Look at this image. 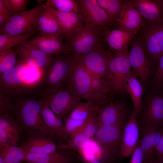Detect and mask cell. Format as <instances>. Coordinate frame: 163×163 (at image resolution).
Segmentation results:
<instances>
[{
    "instance_id": "1",
    "label": "cell",
    "mask_w": 163,
    "mask_h": 163,
    "mask_svg": "<svg viewBox=\"0 0 163 163\" xmlns=\"http://www.w3.org/2000/svg\"><path fill=\"white\" fill-rule=\"evenodd\" d=\"M14 114L19 123L23 136H49L50 132L41 114L40 94L34 88L21 92L13 97Z\"/></svg>"
},
{
    "instance_id": "2",
    "label": "cell",
    "mask_w": 163,
    "mask_h": 163,
    "mask_svg": "<svg viewBox=\"0 0 163 163\" xmlns=\"http://www.w3.org/2000/svg\"><path fill=\"white\" fill-rule=\"evenodd\" d=\"M81 55L62 53L54 56L36 88L40 94L67 90L70 76Z\"/></svg>"
},
{
    "instance_id": "3",
    "label": "cell",
    "mask_w": 163,
    "mask_h": 163,
    "mask_svg": "<svg viewBox=\"0 0 163 163\" xmlns=\"http://www.w3.org/2000/svg\"><path fill=\"white\" fill-rule=\"evenodd\" d=\"M124 125H99L92 139L100 149L99 161L114 163L122 157L121 149Z\"/></svg>"
},
{
    "instance_id": "4",
    "label": "cell",
    "mask_w": 163,
    "mask_h": 163,
    "mask_svg": "<svg viewBox=\"0 0 163 163\" xmlns=\"http://www.w3.org/2000/svg\"><path fill=\"white\" fill-rule=\"evenodd\" d=\"M104 29L85 22L65 43L67 53L82 55L102 46Z\"/></svg>"
},
{
    "instance_id": "5",
    "label": "cell",
    "mask_w": 163,
    "mask_h": 163,
    "mask_svg": "<svg viewBox=\"0 0 163 163\" xmlns=\"http://www.w3.org/2000/svg\"><path fill=\"white\" fill-rule=\"evenodd\" d=\"M129 52L125 50L112 52L109 63L110 85L112 95L126 91V85L131 72Z\"/></svg>"
},
{
    "instance_id": "6",
    "label": "cell",
    "mask_w": 163,
    "mask_h": 163,
    "mask_svg": "<svg viewBox=\"0 0 163 163\" xmlns=\"http://www.w3.org/2000/svg\"><path fill=\"white\" fill-rule=\"evenodd\" d=\"M138 39L149 58L156 64L163 53V22L145 21Z\"/></svg>"
},
{
    "instance_id": "7",
    "label": "cell",
    "mask_w": 163,
    "mask_h": 163,
    "mask_svg": "<svg viewBox=\"0 0 163 163\" xmlns=\"http://www.w3.org/2000/svg\"><path fill=\"white\" fill-rule=\"evenodd\" d=\"M40 95L56 116L64 123L82 100L66 90Z\"/></svg>"
},
{
    "instance_id": "8",
    "label": "cell",
    "mask_w": 163,
    "mask_h": 163,
    "mask_svg": "<svg viewBox=\"0 0 163 163\" xmlns=\"http://www.w3.org/2000/svg\"><path fill=\"white\" fill-rule=\"evenodd\" d=\"M43 4L40 2L31 9L11 16L4 27L0 29V34H21L37 29V20Z\"/></svg>"
},
{
    "instance_id": "9",
    "label": "cell",
    "mask_w": 163,
    "mask_h": 163,
    "mask_svg": "<svg viewBox=\"0 0 163 163\" xmlns=\"http://www.w3.org/2000/svg\"><path fill=\"white\" fill-rule=\"evenodd\" d=\"M111 53L101 46L81 55L82 61L91 75L105 79L110 83L109 63Z\"/></svg>"
},
{
    "instance_id": "10",
    "label": "cell",
    "mask_w": 163,
    "mask_h": 163,
    "mask_svg": "<svg viewBox=\"0 0 163 163\" xmlns=\"http://www.w3.org/2000/svg\"><path fill=\"white\" fill-rule=\"evenodd\" d=\"M27 66L17 62L12 68L0 75V92L12 97L31 86L25 85Z\"/></svg>"
},
{
    "instance_id": "11",
    "label": "cell",
    "mask_w": 163,
    "mask_h": 163,
    "mask_svg": "<svg viewBox=\"0 0 163 163\" xmlns=\"http://www.w3.org/2000/svg\"><path fill=\"white\" fill-rule=\"evenodd\" d=\"M78 12L86 22L105 29L114 25L115 22L100 6L97 0H77Z\"/></svg>"
},
{
    "instance_id": "12",
    "label": "cell",
    "mask_w": 163,
    "mask_h": 163,
    "mask_svg": "<svg viewBox=\"0 0 163 163\" xmlns=\"http://www.w3.org/2000/svg\"><path fill=\"white\" fill-rule=\"evenodd\" d=\"M92 76L83 64L81 59L72 73L67 90L81 98L90 101Z\"/></svg>"
},
{
    "instance_id": "13",
    "label": "cell",
    "mask_w": 163,
    "mask_h": 163,
    "mask_svg": "<svg viewBox=\"0 0 163 163\" xmlns=\"http://www.w3.org/2000/svg\"><path fill=\"white\" fill-rule=\"evenodd\" d=\"M129 59L133 71L141 81L145 82L152 71L153 64L149 60L138 38L135 36L130 43Z\"/></svg>"
},
{
    "instance_id": "14",
    "label": "cell",
    "mask_w": 163,
    "mask_h": 163,
    "mask_svg": "<svg viewBox=\"0 0 163 163\" xmlns=\"http://www.w3.org/2000/svg\"><path fill=\"white\" fill-rule=\"evenodd\" d=\"M15 47L18 54L17 62L27 66L38 68L44 72L50 64L54 56L46 54L26 42Z\"/></svg>"
},
{
    "instance_id": "15",
    "label": "cell",
    "mask_w": 163,
    "mask_h": 163,
    "mask_svg": "<svg viewBox=\"0 0 163 163\" xmlns=\"http://www.w3.org/2000/svg\"><path fill=\"white\" fill-rule=\"evenodd\" d=\"M139 126H158L163 124V92L155 91L146 102Z\"/></svg>"
},
{
    "instance_id": "16",
    "label": "cell",
    "mask_w": 163,
    "mask_h": 163,
    "mask_svg": "<svg viewBox=\"0 0 163 163\" xmlns=\"http://www.w3.org/2000/svg\"><path fill=\"white\" fill-rule=\"evenodd\" d=\"M23 136L21 126L14 114H0V148L17 146Z\"/></svg>"
},
{
    "instance_id": "17",
    "label": "cell",
    "mask_w": 163,
    "mask_h": 163,
    "mask_svg": "<svg viewBox=\"0 0 163 163\" xmlns=\"http://www.w3.org/2000/svg\"><path fill=\"white\" fill-rule=\"evenodd\" d=\"M139 127L143 155L142 163H150L154 160L155 150L163 135V124L158 126Z\"/></svg>"
},
{
    "instance_id": "18",
    "label": "cell",
    "mask_w": 163,
    "mask_h": 163,
    "mask_svg": "<svg viewBox=\"0 0 163 163\" xmlns=\"http://www.w3.org/2000/svg\"><path fill=\"white\" fill-rule=\"evenodd\" d=\"M126 117L125 104L122 101H113L112 99L98 109L99 125H124Z\"/></svg>"
},
{
    "instance_id": "19",
    "label": "cell",
    "mask_w": 163,
    "mask_h": 163,
    "mask_svg": "<svg viewBox=\"0 0 163 163\" xmlns=\"http://www.w3.org/2000/svg\"><path fill=\"white\" fill-rule=\"evenodd\" d=\"M41 114L48 129L51 138L55 140L58 145L65 144L66 139L64 133V123L58 118L40 96Z\"/></svg>"
},
{
    "instance_id": "20",
    "label": "cell",
    "mask_w": 163,
    "mask_h": 163,
    "mask_svg": "<svg viewBox=\"0 0 163 163\" xmlns=\"http://www.w3.org/2000/svg\"><path fill=\"white\" fill-rule=\"evenodd\" d=\"M63 39L57 35L39 34L26 42L48 55L54 56L68 53Z\"/></svg>"
},
{
    "instance_id": "21",
    "label": "cell",
    "mask_w": 163,
    "mask_h": 163,
    "mask_svg": "<svg viewBox=\"0 0 163 163\" xmlns=\"http://www.w3.org/2000/svg\"><path fill=\"white\" fill-rule=\"evenodd\" d=\"M136 117L133 109L128 121L124 126L121 149L122 157H129L131 155L139 140V129Z\"/></svg>"
},
{
    "instance_id": "22",
    "label": "cell",
    "mask_w": 163,
    "mask_h": 163,
    "mask_svg": "<svg viewBox=\"0 0 163 163\" xmlns=\"http://www.w3.org/2000/svg\"><path fill=\"white\" fill-rule=\"evenodd\" d=\"M46 6L56 19L62 32L63 39L66 41L79 27L84 24V18L79 12H60Z\"/></svg>"
},
{
    "instance_id": "23",
    "label": "cell",
    "mask_w": 163,
    "mask_h": 163,
    "mask_svg": "<svg viewBox=\"0 0 163 163\" xmlns=\"http://www.w3.org/2000/svg\"><path fill=\"white\" fill-rule=\"evenodd\" d=\"M143 18L129 0L114 25L119 28L135 32L139 31L145 24Z\"/></svg>"
},
{
    "instance_id": "24",
    "label": "cell",
    "mask_w": 163,
    "mask_h": 163,
    "mask_svg": "<svg viewBox=\"0 0 163 163\" xmlns=\"http://www.w3.org/2000/svg\"><path fill=\"white\" fill-rule=\"evenodd\" d=\"M18 146L24 152L30 153L48 154L57 152V146L49 136H31L25 141H22Z\"/></svg>"
},
{
    "instance_id": "25",
    "label": "cell",
    "mask_w": 163,
    "mask_h": 163,
    "mask_svg": "<svg viewBox=\"0 0 163 163\" xmlns=\"http://www.w3.org/2000/svg\"><path fill=\"white\" fill-rule=\"evenodd\" d=\"M136 34L121 29L110 30L107 28L103 30L102 36L111 49L120 52L128 49V44Z\"/></svg>"
},
{
    "instance_id": "26",
    "label": "cell",
    "mask_w": 163,
    "mask_h": 163,
    "mask_svg": "<svg viewBox=\"0 0 163 163\" xmlns=\"http://www.w3.org/2000/svg\"><path fill=\"white\" fill-rule=\"evenodd\" d=\"M74 152L41 154L25 152L24 163H72L81 161Z\"/></svg>"
},
{
    "instance_id": "27",
    "label": "cell",
    "mask_w": 163,
    "mask_h": 163,
    "mask_svg": "<svg viewBox=\"0 0 163 163\" xmlns=\"http://www.w3.org/2000/svg\"><path fill=\"white\" fill-rule=\"evenodd\" d=\"M133 6L147 22H163L161 0H131Z\"/></svg>"
},
{
    "instance_id": "28",
    "label": "cell",
    "mask_w": 163,
    "mask_h": 163,
    "mask_svg": "<svg viewBox=\"0 0 163 163\" xmlns=\"http://www.w3.org/2000/svg\"><path fill=\"white\" fill-rule=\"evenodd\" d=\"M37 28L39 34L57 35L63 39L62 32L56 19L45 5L43 4L38 15Z\"/></svg>"
},
{
    "instance_id": "29",
    "label": "cell",
    "mask_w": 163,
    "mask_h": 163,
    "mask_svg": "<svg viewBox=\"0 0 163 163\" xmlns=\"http://www.w3.org/2000/svg\"><path fill=\"white\" fill-rule=\"evenodd\" d=\"M138 78L136 75L131 71L126 85V91L131 97L136 117L142 110L143 91V87Z\"/></svg>"
},
{
    "instance_id": "30",
    "label": "cell",
    "mask_w": 163,
    "mask_h": 163,
    "mask_svg": "<svg viewBox=\"0 0 163 163\" xmlns=\"http://www.w3.org/2000/svg\"><path fill=\"white\" fill-rule=\"evenodd\" d=\"M37 28L29 32L21 34H0V52L12 49L14 46L26 42L38 32Z\"/></svg>"
},
{
    "instance_id": "31",
    "label": "cell",
    "mask_w": 163,
    "mask_h": 163,
    "mask_svg": "<svg viewBox=\"0 0 163 163\" xmlns=\"http://www.w3.org/2000/svg\"><path fill=\"white\" fill-rule=\"evenodd\" d=\"M91 139L83 133L79 131L72 137L68 139L65 144L58 145L57 149L62 152L68 150L73 152L80 151L88 144Z\"/></svg>"
},
{
    "instance_id": "32",
    "label": "cell",
    "mask_w": 163,
    "mask_h": 163,
    "mask_svg": "<svg viewBox=\"0 0 163 163\" xmlns=\"http://www.w3.org/2000/svg\"><path fill=\"white\" fill-rule=\"evenodd\" d=\"M100 6L115 22L119 18L128 0H97Z\"/></svg>"
},
{
    "instance_id": "33",
    "label": "cell",
    "mask_w": 163,
    "mask_h": 163,
    "mask_svg": "<svg viewBox=\"0 0 163 163\" xmlns=\"http://www.w3.org/2000/svg\"><path fill=\"white\" fill-rule=\"evenodd\" d=\"M0 156L6 163H23L25 152L18 146H7L0 148Z\"/></svg>"
},
{
    "instance_id": "34",
    "label": "cell",
    "mask_w": 163,
    "mask_h": 163,
    "mask_svg": "<svg viewBox=\"0 0 163 163\" xmlns=\"http://www.w3.org/2000/svg\"><path fill=\"white\" fill-rule=\"evenodd\" d=\"M97 107L93 102L81 101L72 111L68 117L78 120H86Z\"/></svg>"
},
{
    "instance_id": "35",
    "label": "cell",
    "mask_w": 163,
    "mask_h": 163,
    "mask_svg": "<svg viewBox=\"0 0 163 163\" xmlns=\"http://www.w3.org/2000/svg\"><path fill=\"white\" fill-rule=\"evenodd\" d=\"M45 5L60 12L78 13L77 0H48Z\"/></svg>"
},
{
    "instance_id": "36",
    "label": "cell",
    "mask_w": 163,
    "mask_h": 163,
    "mask_svg": "<svg viewBox=\"0 0 163 163\" xmlns=\"http://www.w3.org/2000/svg\"><path fill=\"white\" fill-rule=\"evenodd\" d=\"M18 54L15 48L0 52V74L12 68L16 64Z\"/></svg>"
},
{
    "instance_id": "37",
    "label": "cell",
    "mask_w": 163,
    "mask_h": 163,
    "mask_svg": "<svg viewBox=\"0 0 163 163\" xmlns=\"http://www.w3.org/2000/svg\"><path fill=\"white\" fill-rule=\"evenodd\" d=\"M98 111V108L94 111L86 120L84 126L79 131L91 139L95 134L99 126L97 119Z\"/></svg>"
},
{
    "instance_id": "38",
    "label": "cell",
    "mask_w": 163,
    "mask_h": 163,
    "mask_svg": "<svg viewBox=\"0 0 163 163\" xmlns=\"http://www.w3.org/2000/svg\"><path fill=\"white\" fill-rule=\"evenodd\" d=\"M86 120H76L68 117L64 122V133L66 141L83 127Z\"/></svg>"
},
{
    "instance_id": "39",
    "label": "cell",
    "mask_w": 163,
    "mask_h": 163,
    "mask_svg": "<svg viewBox=\"0 0 163 163\" xmlns=\"http://www.w3.org/2000/svg\"><path fill=\"white\" fill-rule=\"evenodd\" d=\"M152 82L155 91L163 92V53L159 58Z\"/></svg>"
},
{
    "instance_id": "40",
    "label": "cell",
    "mask_w": 163,
    "mask_h": 163,
    "mask_svg": "<svg viewBox=\"0 0 163 163\" xmlns=\"http://www.w3.org/2000/svg\"><path fill=\"white\" fill-rule=\"evenodd\" d=\"M15 104L13 99L0 92V114H14Z\"/></svg>"
},
{
    "instance_id": "41",
    "label": "cell",
    "mask_w": 163,
    "mask_h": 163,
    "mask_svg": "<svg viewBox=\"0 0 163 163\" xmlns=\"http://www.w3.org/2000/svg\"><path fill=\"white\" fill-rule=\"evenodd\" d=\"M11 16L24 11L29 0H5Z\"/></svg>"
},
{
    "instance_id": "42",
    "label": "cell",
    "mask_w": 163,
    "mask_h": 163,
    "mask_svg": "<svg viewBox=\"0 0 163 163\" xmlns=\"http://www.w3.org/2000/svg\"><path fill=\"white\" fill-rule=\"evenodd\" d=\"M131 155L129 163H142L143 152L141 147L139 139Z\"/></svg>"
},
{
    "instance_id": "43",
    "label": "cell",
    "mask_w": 163,
    "mask_h": 163,
    "mask_svg": "<svg viewBox=\"0 0 163 163\" xmlns=\"http://www.w3.org/2000/svg\"><path fill=\"white\" fill-rule=\"evenodd\" d=\"M154 160L163 161V135L155 150Z\"/></svg>"
},
{
    "instance_id": "44",
    "label": "cell",
    "mask_w": 163,
    "mask_h": 163,
    "mask_svg": "<svg viewBox=\"0 0 163 163\" xmlns=\"http://www.w3.org/2000/svg\"><path fill=\"white\" fill-rule=\"evenodd\" d=\"M11 17L9 14L0 13V29L5 27L9 21Z\"/></svg>"
},
{
    "instance_id": "45",
    "label": "cell",
    "mask_w": 163,
    "mask_h": 163,
    "mask_svg": "<svg viewBox=\"0 0 163 163\" xmlns=\"http://www.w3.org/2000/svg\"><path fill=\"white\" fill-rule=\"evenodd\" d=\"M0 13L10 14L5 0H0Z\"/></svg>"
},
{
    "instance_id": "46",
    "label": "cell",
    "mask_w": 163,
    "mask_h": 163,
    "mask_svg": "<svg viewBox=\"0 0 163 163\" xmlns=\"http://www.w3.org/2000/svg\"><path fill=\"white\" fill-rule=\"evenodd\" d=\"M85 163H102V162L97 161L94 160L91 161H85Z\"/></svg>"
},
{
    "instance_id": "47",
    "label": "cell",
    "mask_w": 163,
    "mask_h": 163,
    "mask_svg": "<svg viewBox=\"0 0 163 163\" xmlns=\"http://www.w3.org/2000/svg\"><path fill=\"white\" fill-rule=\"evenodd\" d=\"M0 163H6L3 158L0 156Z\"/></svg>"
},
{
    "instance_id": "48",
    "label": "cell",
    "mask_w": 163,
    "mask_h": 163,
    "mask_svg": "<svg viewBox=\"0 0 163 163\" xmlns=\"http://www.w3.org/2000/svg\"><path fill=\"white\" fill-rule=\"evenodd\" d=\"M72 163H85L81 160V161H76V162Z\"/></svg>"
},
{
    "instance_id": "49",
    "label": "cell",
    "mask_w": 163,
    "mask_h": 163,
    "mask_svg": "<svg viewBox=\"0 0 163 163\" xmlns=\"http://www.w3.org/2000/svg\"><path fill=\"white\" fill-rule=\"evenodd\" d=\"M156 163H163V161H158L155 160Z\"/></svg>"
},
{
    "instance_id": "50",
    "label": "cell",
    "mask_w": 163,
    "mask_h": 163,
    "mask_svg": "<svg viewBox=\"0 0 163 163\" xmlns=\"http://www.w3.org/2000/svg\"><path fill=\"white\" fill-rule=\"evenodd\" d=\"M162 9L163 11V0H161Z\"/></svg>"
},
{
    "instance_id": "51",
    "label": "cell",
    "mask_w": 163,
    "mask_h": 163,
    "mask_svg": "<svg viewBox=\"0 0 163 163\" xmlns=\"http://www.w3.org/2000/svg\"><path fill=\"white\" fill-rule=\"evenodd\" d=\"M150 163H156L155 161L154 160L152 162H151Z\"/></svg>"
},
{
    "instance_id": "52",
    "label": "cell",
    "mask_w": 163,
    "mask_h": 163,
    "mask_svg": "<svg viewBox=\"0 0 163 163\" xmlns=\"http://www.w3.org/2000/svg\"></svg>"
}]
</instances>
